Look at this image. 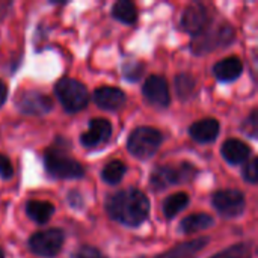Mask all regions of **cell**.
Returning <instances> with one entry per match:
<instances>
[{"label":"cell","instance_id":"6da1fadb","mask_svg":"<svg viewBox=\"0 0 258 258\" xmlns=\"http://www.w3.org/2000/svg\"><path fill=\"white\" fill-rule=\"evenodd\" d=\"M109 216L127 227L141 225L150 213V201L138 189H127L109 197L106 203Z\"/></svg>","mask_w":258,"mask_h":258},{"label":"cell","instance_id":"7a4b0ae2","mask_svg":"<svg viewBox=\"0 0 258 258\" xmlns=\"http://www.w3.org/2000/svg\"><path fill=\"white\" fill-rule=\"evenodd\" d=\"M234 41V29L230 24H218L216 27H206L194 36L192 51L195 54H207L216 48L230 45Z\"/></svg>","mask_w":258,"mask_h":258},{"label":"cell","instance_id":"3957f363","mask_svg":"<svg viewBox=\"0 0 258 258\" xmlns=\"http://www.w3.org/2000/svg\"><path fill=\"white\" fill-rule=\"evenodd\" d=\"M56 97L62 103L67 112H79L86 107L89 101V94L85 85L76 79L65 77L56 83Z\"/></svg>","mask_w":258,"mask_h":258},{"label":"cell","instance_id":"277c9868","mask_svg":"<svg viewBox=\"0 0 258 258\" xmlns=\"http://www.w3.org/2000/svg\"><path fill=\"white\" fill-rule=\"evenodd\" d=\"M162 145V133L153 127H138L128 138L127 148L138 159H150Z\"/></svg>","mask_w":258,"mask_h":258},{"label":"cell","instance_id":"5b68a950","mask_svg":"<svg viewBox=\"0 0 258 258\" xmlns=\"http://www.w3.org/2000/svg\"><path fill=\"white\" fill-rule=\"evenodd\" d=\"M44 163H45V169L47 172L59 180H67V178H82L85 175V169L83 166L76 162L74 159H71L70 156H67L63 151L59 150H50L45 153L44 157Z\"/></svg>","mask_w":258,"mask_h":258},{"label":"cell","instance_id":"8992f818","mask_svg":"<svg viewBox=\"0 0 258 258\" xmlns=\"http://www.w3.org/2000/svg\"><path fill=\"white\" fill-rule=\"evenodd\" d=\"M195 175L197 169L189 163H183L180 166H160L153 172L150 183L154 190H162L172 184L190 181Z\"/></svg>","mask_w":258,"mask_h":258},{"label":"cell","instance_id":"52a82bcc","mask_svg":"<svg viewBox=\"0 0 258 258\" xmlns=\"http://www.w3.org/2000/svg\"><path fill=\"white\" fill-rule=\"evenodd\" d=\"M65 234L59 228H50L39 233H35L29 239V248L33 254L39 257H56L62 249Z\"/></svg>","mask_w":258,"mask_h":258},{"label":"cell","instance_id":"ba28073f","mask_svg":"<svg viewBox=\"0 0 258 258\" xmlns=\"http://www.w3.org/2000/svg\"><path fill=\"white\" fill-rule=\"evenodd\" d=\"M215 209L227 219L239 218L245 212V197L239 190H219L212 198Z\"/></svg>","mask_w":258,"mask_h":258},{"label":"cell","instance_id":"9c48e42d","mask_svg":"<svg viewBox=\"0 0 258 258\" xmlns=\"http://www.w3.org/2000/svg\"><path fill=\"white\" fill-rule=\"evenodd\" d=\"M17 106H18V109L23 113H27V115H44V113L51 110L53 101L45 94H41L38 91H27V92H23L18 97Z\"/></svg>","mask_w":258,"mask_h":258},{"label":"cell","instance_id":"30bf717a","mask_svg":"<svg viewBox=\"0 0 258 258\" xmlns=\"http://www.w3.org/2000/svg\"><path fill=\"white\" fill-rule=\"evenodd\" d=\"M144 95L148 103L157 107H166L171 101L166 79L162 76H150L144 83Z\"/></svg>","mask_w":258,"mask_h":258},{"label":"cell","instance_id":"8fae6325","mask_svg":"<svg viewBox=\"0 0 258 258\" xmlns=\"http://www.w3.org/2000/svg\"><path fill=\"white\" fill-rule=\"evenodd\" d=\"M112 136V125L107 119L95 118L89 122V128L80 136V142L85 147H97L107 142Z\"/></svg>","mask_w":258,"mask_h":258},{"label":"cell","instance_id":"7c38bea8","mask_svg":"<svg viewBox=\"0 0 258 258\" xmlns=\"http://www.w3.org/2000/svg\"><path fill=\"white\" fill-rule=\"evenodd\" d=\"M209 23V12L203 5H190L181 17V27L192 33V35H198L200 32H203L207 27Z\"/></svg>","mask_w":258,"mask_h":258},{"label":"cell","instance_id":"4fadbf2b","mask_svg":"<svg viewBox=\"0 0 258 258\" xmlns=\"http://www.w3.org/2000/svg\"><path fill=\"white\" fill-rule=\"evenodd\" d=\"M94 101L104 110H118L125 104V94L112 86H101L94 92Z\"/></svg>","mask_w":258,"mask_h":258},{"label":"cell","instance_id":"5bb4252c","mask_svg":"<svg viewBox=\"0 0 258 258\" xmlns=\"http://www.w3.org/2000/svg\"><path fill=\"white\" fill-rule=\"evenodd\" d=\"M219 130H221L219 122L216 119H213V118H207V119L197 121L195 124H192L190 128H189V133L197 142L209 144V142H213L218 138Z\"/></svg>","mask_w":258,"mask_h":258},{"label":"cell","instance_id":"9a60e30c","mask_svg":"<svg viewBox=\"0 0 258 258\" xmlns=\"http://www.w3.org/2000/svg\"><path fill=\"white\" fill-rule=\"evenodd\" d=\"M221 153L227 162L237 165V163H243L249 159L251 148L240 139H228L224 142Z\"/></svg>","mask_w":258,"mask_h":258},{"label":"cell","instance_id":"2e32d148","mask_svg":"<svg viewBox=\"0 0 258 258\" xmlns=\"http://www.w3.org/2000/svg\"><path fill=\"white\" fill-rule=\"evenodd\" d=\"M243 71V65L242 60L236 56L231 57H225L222 60H219L215 67H213V73L216 76V79L222 80V82H233L236 80Z\"/></svg>","mask_w":258,"mask_h":258},{"label":"cell","instance_id":"e0dca14e","mask_svg":"<svg viewBox=\"0 0 258 258\" xmlns=\"http://www.w3.org/2000/svg\"><path fill=\"white\" fill-rule=\"evenodd\" d=\"M26 213L36 224H45L54 213V206L47 201L32 200L26 204Z\"/></svg>","mask_w":258,"mask_h":258},{"label":"cell","instance_id":"ac0fdd59","mask_svg":"<svg viewBox=\"0 0 258 258\" xmlns=\"http://www.w3.org/2000/svg\"><path fill=\"white\" fill-rule=\"evenodd\" d=\"M207 243H209V237H201L198 240L181 243V245L175 246L174 249L159 255L157 258H189L192 257V255H195L198 251H201Z\"/></svg>","mask_w":258,"mask_h":258},{"label":"cell","instance_id":"d6986e66","mask_svg":"<svg viewBox=\"0 0 258 258\" xmlns=\"http://www.w3.org/2000/svg\"><path fill=\"white\" fill-rule=\"evenodd\" d=\"M213 225V218L207 213H198V215H190L184 218L180 224V230L186 234L198 233L201 230H206Z\"/></svg>","mask_w":258,"mask_h":258},{"label":"cell","instance_id":"ffe728a7","mask_svg":"<svg viewBox=\"0 0 258 258\" xmlns=\"http://www.w3.org/2000/svg\"><path fill=\"white\" fill-rule=\"evenodd\" d=\"M112 15L121 21V23H125V24H133L138 18V11H136V6L128 2V0H119L113 5L112 8Z\"/></svg>","mask_w":258,"mask_h":258},{"label":"cell","instance_id":"44dd1931","mask_svg":"<svg viewBox=\"0 0 258 258\" xmlns=\"http://www.w3.org/2000/svg\"><path fill=\"white\" fill-rule=\"evenodd\" d=\"M189 204V195L184 192H178L175 195H171L163 203V213L168 219L177 216L181 210H184Z\"/></svg>","mask_w":258,"mask_h":258},{"label":"cell","instance_id":"7402d4cb","mask_svg":"<svg viewBox=\"0 0 258 258\" xmlns=\"http://www.w3.org/2000/svg\"><path fill=\"white\" fill-rule=\"evenodd\" d=\"M124 174H125V165L119 160H113L104 166V169L101 172V178L107 184H116L122 180Z\"/></svg>","mask_w":258,"mask_h":258},{"label":"cell","instance_id":"603a6c76","mask_svg":"<svg viewBox=\"0 0 258 258\" xmlns=\"http://www.w3.org/2000/svg\"><path fill=\"white\" fill-rule=\"evenodd\" d=\"M195 88H197V82L190 74L183 73L175 77V89H177V94L180 98H183V100L189 98L194 94Z\"/></svg>","mask_w":258,"mask_h":258},{"label":"cell","instance_id":"cb8c5ba5","mask_svg":"<svg viewBox=\"0 0 258 258\" xmlns=\"http://www.w3.org/2000/svg\"><path fill=\"white\" fill-rule=\"evenodd\" d=\"M251 257V246L246 243H239L224 249L222 252L216 254L212 258H249Z\"/></svg>","mask_w":258,"mask_h":258},{"label":"cell","instance_id":"d4e9b609","mask_svg":"<svg viewBox=\"0 0 258 258\" xmlns=\"http://www.w3.org/2000/svg\"><path fill=\"white\" fill-rule=\"evenodd\" d=\"M73 258H107L100 249L89 246V245H82L79 246L74 252H73Z\"/></svg>","mask_w":258,"mask_h":258},{"label":"cell","instance_id":"484cf974","mask_svg":"<svg viewBox=\"0 0 258 258\" xmlns=\"http://www.w3.org/2000/svg\"><path fill=\"white\" fill-rule=\"evenodd\" d=\"M243 178L251 183L255 184L258 180V160L255 157H252L251 160H248V163L243 168Z\"/></svg>","mask_w":258,"mask_h":258},{"label":"cell","instance_id":"4316f807","mask_svg":"<svg viewBox=\"0 0 258 258\" xmlns=\"http://www.w3.org/2000/svg\"><path fill=\"white\" fill-rule=\"evenodd\" d=\"M242 128H243L249 136H252V138L257 136V110H252V112H251V115L245 119Z\"/></svg>","mask_w":258,"mask_h":258},{"label":"cell","instance_id":"83f0119b","mask_svg":"<svg viewBox=\"0 0 258 258\" xmlns=\"http://www.w3.org/2000/svg\"><path fill=\"white\" fill-rule=\"evenodd\" d=\"M14 175V169L12 165L9 162V159L3 154H0V178L3 180H9Z\"/></svg>","mask_w":258,"mask_h":258},{"label":"cell","instance_id":"f1b7e54d","mask_svg":"<svg viewBox=\"0 0 258 258\" xmlns=\"http://www.w3.org/2000/svg\"><path fill=\"white\" fill-rule=\"evenodd\" d=\"M142 74V65L141 63H130L124 68V76L132 80V82H136Z\"/></svg>","mask_w":258,"mask_h":258},{"label":"cell","instance_id":"f546056e","mask_svg":"<svg viewBox=\"0 0 258 258\" xmlns=\"http://www.w3.org/2000/svg\"><path fill=\"white\" fill-rule=\"evenodd\" d=\"M6 95H8V88H6V85L0 80V107H2L3 103L6 101Z\"/></svg>","mask_w":258,"mask_h":258},{"label":"cell","instance_id":"4dcf8cb0","mask_svg":"<svg viewBox=\"0 0 258 258\" xmlns=\"http://www.w3.org/2000/svg\"><path fill=\"white\" fill-rule=\"evenodd\" d=\"M0 258H5V254H3V251H2V248H0Z\"/></svg>","mask_w":258,"mask_h":258}]
</instances>
